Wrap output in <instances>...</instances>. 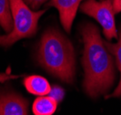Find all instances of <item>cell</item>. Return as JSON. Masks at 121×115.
I'll use <instances>...</instances> for the list:
<instances>
[{"label":"cell","instance_id":"30bf717a","mask_svg":"<svg viewBox=\"0 0 121 115\" xmlns=\"http://www.w3.org/2000/svg\"><path fill=\"white\" fill-rule=\"evenodd\" d=\"M106 47L108 48L110 53L115 55L116 60H117V64L118 67L119 72H120V81L119 84L117 87L115 91L111 95L112 97H120L121 96V28L119 30V35H118V41L117 44H109V43H105Z\"/></svg>","mask_w":121,"mask_h":115},{"label":"cell","instance_id":"8992f818","mask_svg":"<svg viewBox=\"0 0 121 115\" xmlns=\"http://www.w3.org/2000/svg\"><path fill=\"white\" fill-rule=\"evenodd\" d=\"M0 115H27V101L14 93L0 95Z\"/></svg>","mask_w":121,"mask_h":115},{"label":"cell","instance_id":"3957f363","mask_svg":"<svg viewBox=\"0 0 121 115\" xmlns=\"http://www.w3.org/2000/svg\"><path fill=\"white\" fill-rule=\"evenodd\" d=\"M13 17V30L0 36V46L9 47L18 40L34 36L37 23L45 10L32 11L24 0H10Z\"/></svg>","mask_w":121,"mask_h":115},{"label":"cell","instance_id":"ba28073f","mask_svg":"<svg viewBox=\"0 0 121 115\" xmlns=\"http://www.w3.org/2000/svg\"><path fill=\"white\" fill-rule=\"evenodd\" d=\"M57 101L50 96H39L33 103L35 115H52L57 107Z\"/></svg>","mask_w":121,"mask_h":115},{"label":"cell","instance_id":"5b68a950","mask_svg":"<svg viewBox=\"0 0 121 115\" xmlns=\"http://www.w3.org/2000/svg\"><path fill=\"white\" fill-rule=\"evenodd\" d=\"M83 0H50L49 6H55L59 13L61 24L65 30L69 32L71 26Z\"/></svg>","mask_w":121,"mask_h":115},{"label":"cell","instance_id":"9c48e42d","mask_svg":"<svg viewBox=\"0 0 121 115\" xmlns=\"http://www.w3.org/2000/svg\"><path fill=\"white\" fill-rule=\"evenodd\" d=\"M0 25L4 30L10 33L13 30V17L10 0H0Z\"/></svg>","mask_w":121,"mask_h":115},{"label":"cell","instance_id":"8fae6325","mask_svg":"<svg viewBox=\"0 0 121 115\" xmlns=\"http://www.w3.org/2000/svg\"><path fill=\"white\" fill-rule=\"evenodd\" d=\"M50 97H52L53 99H55L57 102H59L64 97V91L62 90V88L55 86L53 88H51L50 93L48 94Z\"/></svg>","mask_w":121,"mask_h":115},{"label":"cell","instance_id":"7a4b0ae2","mask_svg":"<svg viewBox=\"0 0 121 115\" xmlns=\"http://www.w3.org/2000/svg\"><path fill=\"white\" fill-rule=\"evenodd\" d=\"M37 59L49 73L67 83L75 79V53L72 44L62 33L48 29L42 36Z\"/></svg>","mask_w":121,"mask_h":115},{"label":"cell","instance_id":"52a82bcc","mask_svg":"<svg viewBox=\"0 0 121 115\" xmlns=\"http://www.w3.org/2000/svg\"><path fill=\"white\" fill-rule=\"evenodd\" d=\"M24 85L29 93L36 96L48 95L51 91V87L48 81L45 78L37 75H32L24 80Z\"/></svg>","mask_w":121,"mask_h":115},{"label":"cell","instance_id":"7c38bea8","mask_svg":"<svg viewBox=\"0 0 121 115\" xmlns=\"http://www.w3.org/2000/svg\"><path fill=\"white\" fill-rule=\"evenodd\" d=\"M24 1L25 3L29 7H31L32 9H36V8H39L48 0H24Z\"/></svg>","mask_w":121,"mask_h":115},{"label":"cell","instance_id":"5bb4252c","mask_svg":"<svg viewBox=\"0 0 121 115\" xmlns=\"http://www.w3.org/2000/svg\"><path fill=\"white\" fill-rule=\"evenodd\" d=\"M113 7L115 13L121 12V0H113Z\"/></svg>","mask_w":121,"mask_h":115},{"label":"cell","instance_id":"4fadbf2b","mask_svg":"<svg viewBox=\"0 0 121 115\" xmlns=\"http://www.w3.org/2000/svg\"><path fill=\"white\" fill-rule=\"evenodd\" d=\"M18 76L16 75H11L9 73H0V82H4L6 80H9V79H17Z\"/></svg>","mask_w":121,"mask_h":115},{"label":"cell","instance_id":"6da1fadb","mask_svg":"<svg viewBox=\"0 0 121 115\" xmlns=\"http://www.w3.org/2000/svg\"><path fill=\"white\" fill-rule=\"evenodd\" d=\"M81 34L84 41V89L90 97H97L109 91L114 83L113 58L97 26L85 24L81 28Z\"/></svg>","mask_w":121,"mask_h":115},{"label":"cell","instance_id":"277c9868","mask_svg":"<svg viewBox=\"0 0 121 115\" xmlns=\"http://www.w3.org/2000/svg\"><path fill=\"white\" fill-rule=\"evenodd\" d=\"M80 9L82 12L94 18L103 28V33L107 39L117 37V32L115 25V11L113 7V0H86Z\"/></svg>","mask_w":121,"mask_h":115}]
</instances>
